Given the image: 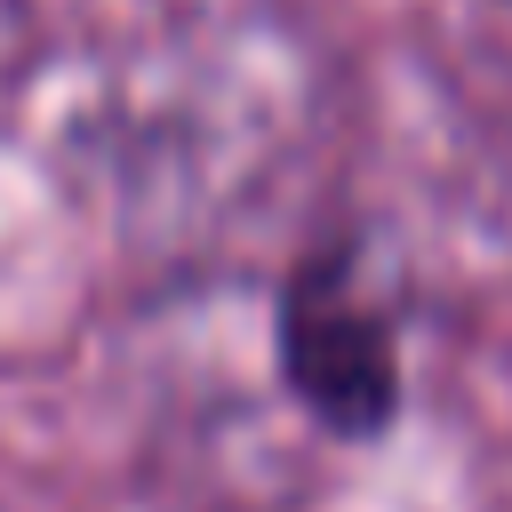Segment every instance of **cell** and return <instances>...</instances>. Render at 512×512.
<instances>
[{"mask_svg":"<svg viewBox=\"0 0 512 512\" xmlns=\"http://www.w3.org/2000/svg\"><path fill=\"white\" fill-rule=\"evenodd\" d=\"M280 384L336 440H376L400 416V320L352 240L312 248L280 288Z\"/></svg>","mask_w":512,"mask_h":512,"instance_id":"obj_1","label":"cell"}]
</instances>
